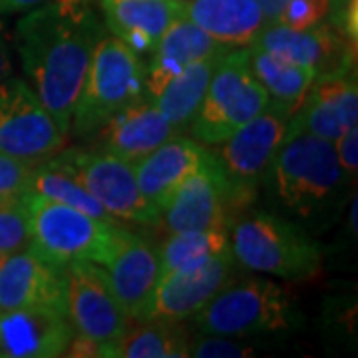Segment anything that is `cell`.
I'll return each instance as SVG.
<instances>
[{
    "label": "cell",
    "mask_w": 358,
    "mask_h": 358,
    "mask_svg": "<svg viewBox=\"0 0 358 358\" xmlns=\"http://www.w3.org/2000/svg\"><path fill=\"white\" fill-rule=\"evenodd\" d=\"M251 44L287 62L315 68L317 76L355 64L357 52L355 42L345 38L334 26L322 22L303 30L271 22L261 28Z\"/></svg>",
    "instance_id": "obj_14"
},
{
    "label": "cell",
    "mask_w": 358,
    "mask_h": 358,
    "mask_svg": "<svg viewBox=\"0 0 358 358\" xmlns=\"http://www.w3.org/2000/svg\"><path fill=\"white\" fill-rule=\"evenodd\" d=\"M30 221L24 195H0V251L16 253L28 249Z\"/></svg>",
    "instance_id": "obj_29"
},
{
    "label": "cell",
    "mask_w": 358,
    "mask_h": 358,
    "mask_svg": "<svg viewBox=\"0 0 358 358\" xmlns=\"http://www.w3.org/2000/svg\"><path fill=\"white\" fill-rule=\"evenodd\" d=\"M221 56L223 54L209 56V58H203L189 68H185L155 98H152L155 106L162 110V114L166 115L181 134L192 126L193 117L199 110V103L203 100L207 86L211 82V76L215 72V66L221 60Z\"/></svg>",
    "instance_id": "obj_26"
},
{
    "label": "cell",
    "mask_w": 358,
    "mask_h": 358,
    "mask_svg": "<svg viewBox=\"0 0 358 358\" xmlns=\"http://www.w3.org/2000/svg\"><path fill=\"white\" fill-rule=\"evenodd\" d=\"M42 2H46V0H0V14L26 13Z\"/></svg>",
    "instance_id": "obj_36"
},
{
    "label": "cell",
    "mask_w": 358,
    "mask_h": 358,
    "mask_svg": "<svg viewBox=\"0 0 358 358\" xmlns=\"http://www.w3.org/2000/svg\"><path fill=\"white\" fill-rule=\"evenodd\" d=\"M247 60L255 80L267 92L268 106L293 117L305 102L308 90L317 78V70L287 62L257 48L255 44H249Z\"/></svg>",
    "instance_id": "obj_24"
},
{
    "label": "cell",
    "mask_w": 358,
    "mask_h": 358,
    "mask_svg": "<svg viewBox=\"0 0 358 358\" xmlns=\"http://www.w3.org/2000/svg\"><path fill=\"white\" fill-rule=\"evenodd\" d=\"M6 257H8V253H2V251H0V265L4 263V259H6Z\"/></svg>",
    "instance_id": "obj_38"
},
{
    "label": "cell",
    "mask_w": 358,
    "mask_h": 358,
    "mask_svg": "<svg viewBox=\"0 0 358 358\" xmlns=\"http://www.w3.org/2000/svg\"><path fill=\"white\" fill-rule=\"evenodd\" d=\"M237 217L239 215L231 201L225 178L209 154L203 166L185 179L169 197L166 207L159 211L157 225L162 223L167 233L213 227L229 229Z\"/></svg>",
    "instance_id": "obj_12"
},
{
    "label": "cell",
    "mask_w": 358,
    "mask_h": 358,
    "mask_svg": "<svg viewBox=\"0 0 358 358\" xmlns=\"http://www.w3.org/2000/svg\"><path fill=\"white\" fill-rule=\"evenodd\" d=\"M229 241L235 263L277 279L308 281L322 268L320 245L277 213L239 215L229 227Z\"/></svg>",
    "instance_id": "obj_4"
},
{
    "label": "cell",
    "mask_w": 358,
    "mask_h": 358,
    "mask_svg": "<svg viewBox=\"0 0 358 358\" xmlns=\"http://www.w3.org/2000/svg\"><path fill=\"white\" fill-rule=\"evenodd\" d=\"M145 96V66L140 56L122 40L103 34L92 52L70 129L78 138H90L112 115Z\"/></svg>",
    "instance_id": "obj_5"
},
{
    "label": "cell",
    "mask_w": 358,
    "mask_h": 358,
    "mask_svg": "<svg viewBox=\"0 0 358 358\" xmlns=\"http://www.w3.org/2000/svg\"><path fill=\"white\" fill-rule=\"evenodd\" d=\"M30 243L28 249L56 267L72 261H94L106 267L128 229L108 223L70 205L46 199L36 193L24 195Z\"/></svg>",
    "instance_id": "obj_3"
},
{
    "label": "cell",
    "mask_w": 358,
    "mask_h": 358,
    "mask_svg": "<svg viewBox=\"0 0 358 358\" xmlns=\"http://www.w3.org/2000/svg\"><path fill=\"white\" fill-rule=\"evenodd\" d=\"M58 154L112 217L136 225H157L159 213L140 192L134 164L96 148H72Z\"/></svg>",
    "instance_id": "obj_10"
},
{
    "label": "cell",
    "mask_w": 358,
    "mask_h": 358,
    "mask_svg": "<svg viewBox=\"0 0 358 358\" xmlns=\"http://www.w3.org/2000/svg\"><path fill=\"white\" fill-rule=\"evenodd\" d=\"M66 134L36 92L20 78L0 82V152L40 164L64 150Z\"/></svg>",
    "instance_id": "obj_9"
},
{
    "label": "cell",
    "mask_w": 358,
    "mask_h": 358,
    "mask_svg": "<svg viewBox=\"0 0 358 358\" xmlns=\"http://www.w3.org/2000/svg\"><path fill=\"white\" fill-rule=\"evenodd\" d=\"M209 157V150L187 136H173L134 164L136 179L143 197L157 213L185 179L193 176Z\"/></svg>",
    "instance_id": "obj_21"
},
{
    "label": "cell",
    "mask_w": 358,
    "mask_h": 358,
    "mask_svg": "<svg viewBox=\"0 0 358 358\" xmlns=\"http://www.w3.org/2000/svg\"><path fill=\"white\" fill-rule=\"evenodd\" d=\"M358 122L357 64L319 74L299 112L289 120V129H301L334 141Z\"/></svg>",
    "instance_id": "obj_15"
},
{
    "label": "cell",
    "mask_w": 358,
    "mask_h": 358,
    "mask_svg": "<svg viewBox=\"0 0 358 358\" xmlns=\"http://www.w3.org/2000/svg\"><path fill=\"white\" fill-rule=\"evenodd\" d=\"M299 322L291 293L279 282L261 277L231 279L195 317L199 333L245 338L291 331Z\"/></svg>",
    "instance_id": "obj_6"
},
{
    "label": "cell",
    "mask_w": 358,
    "mask_h": 358,
    "mask_svg": "<svg viewBox=\"0 0 358 358\" xmlns=\"http://www.w3.org/2000/svg\"><path fill=\"white\" fill-rule=\"evenodd\" d=\"M233 253L211 257L159 277L148 319H193L233 279Z\"/></svg>",
    "instance_id": "obj_13"
},
{
    "label": "cell",
    "mask_w": 358,
    "mask_h": 358,
    "mask_svg": "<svg viewBox=\"0 0 358 358\" xmlns=\"http://www.w3.org/2000/svg\"><path fill=\"white\" fill-rule=\"evenodd\" d=\"M231 48H237V46H227L223 42H217L209 34H205L199 26L193 24L187 16L181 18L176 24L167 28L166 34L159 38L150 54L152 58L145 66L148 98H155L185 68L209 56L225 54Z\"/></svg>",
    "instance_id": "obj_22"
},
{
    "label": "cell",
    "mask_w": 358,
    "mask_h": 358,
    "mask_svg": "<svg viewBox=\"0 0 358 358\" xmlns=\"http://www.w3.org/2000/svg\"><path fill=\"white\" fill-rule=\"evenodd\" d=\"M64 357L70 358H112V352L108 346L100 345L82 334H72L70 343L66 346Z\"/></svg>",
    "instance_id": "obj_34"
},
{
    "label": "cell",
    "mask_w": 358,
    "mask_h": 358,
    "mask_svg": "<svg viewBox=\"0 0 358 358\" xmlns=\"http://www.w3.org/2000/svg\"><path fill=\"white\" fill-rule=\"evenodd\" d=\"M289 120V115L267 106L227 140L207 148L225 178L237 215H243L255 201L268 167L287 138Z\"/></svg>",
    "instance_id": "obj_8"
},
{
    "label": "cell",
    "mask_w": 358,
    "mask_h": 358,
    "mask_svg": "<svg viewBox=\"0 0 358 358\" xmlns=\"http://www.w3.org/2000/svg\"><path fill=\"white\" fill-rule=\"evenodd\" d=\"M0 308H52L66 315V268L30 249L10 253L0 265Z\"/></svg>",
    "instance_id": "obj_16"
},
{
    "label": "cell",
    "mask_w": 358,
    "mask_h": 358,
    "mask_svg": "<svg viewBox=\"0 0 358 358\" xmlns=\"http://www.w3.org/2000/svg\"><path fill=\"white\" fill-rule=\"evenodd\" d=\"M106 30L138 56L152 54L166 30L187 16V0H98Z\"/></svg>",
    "instance_id": "obj_20"
},
{
    "label": "cell",
    "mask_w": 358,
    "mask_h": 358,
    "mask_svg": "<svg viewBox=\"0 0 358 358\" xmlns=\"http://www.w3.org/2000/svg\"><path fill=\"white\" fill-rule=\"evenodd\" d=\"M334 143L301 129H289L265 176L268 195L282 213L315 219L334 205L346 183Z\"/></svg>",
    "instance_id": "obj_2"
},
{
    "label": "cell",
    "mask_w": 358,
    "mask_h": 358,
    "mask_svg": "<svg viewBox=\"0 0 358 358\" xmlns=\"http://www.w3.org/2000/svg\"><path fill=\"white\" fill-rule=\"evenodd\" d=\"M36 164L16 159L0 152V195H26Z\"/></svg>",
    "instance_id": "obj_32"
},
{
    "label": "cell",
    "mask_w": 358,
    "mask_h": 358,
    "mask_svg": "<svg viewBox=\"0 0 358 358\" xmlns=\"http://www.w3.org/2000/svg\"><path fill=\"white\" fill-rule=\"evenodd\" d=\"M178 134L181 131L162 114L154 100L145 96L112 115L90 138H94L96 150L136 164Z\"/></svg>",
    "instance_id": "obj_17"
},
{
    "label": "cell",
    "mask_w": 358,
    "mask_h": 358,
    "mask_svg": "<svg viewBox=\"0 0 358 358\" xmlns=\"http://www.w3.org/2000/svg\"><path fill=\"white\" fill-rule=\"evenodd\" d=\"M229 251L231 241L227 227L169 233V237L157 249V253H159V277H164V275L179 267L193 265V263L223 255Z\"/></svg>",
    "instance_id": "obj_28"
},
{
    "label": "cell",
    "mask_w": 358,
    "mask_h": 358,
    "mask_svg": "<svg viewBox=\"0 0 358 358\" xmlns=\"http://www.w3.org/2000/svg\"><path fill=\"white\" fill-rule=\"evenodd\" d=\"M189 331L178 320H129L115 345V358H185Z\"/></svg>",
    "instance_id": "obj_25"
},
{
    "label": "cell",
    "mask_w": 358,
    "mask_h": 358,
    "mask_svg": "<svg viewBox=\"0 0 358 358\" xmlns=\"http://www.w3.org/2000/svg\"><path fill=\"white\" fill-rule=\"evenodd\" d=\"M66 317L74 333L108 346L115 358V345L129 319L117 303L106 267L94 261L66 265Z\"/></svg>",
    "instance_id": "obj_11"
},
{
    "label": "cell",
    "mask_w": 358,
    "mask_h": 358,
    "mask_svg": "<svg viewBox=\"0 0 358 358\" xmlns=\"http://www.w3.org/2000/svg\"><path fill=\"white\" fill-rule=\"evenodd\" d=\"M28 193H36L52 201L70 205L74 209H80L92 217L102 219L108 223H120L92 197V193L82 185V181L76 178L72 167L66 164L60 154L36 164Z\"/></svg>",
    "instance_id": "obj_27"
},
{
    "label": "cell",
    "mask_w": 358,
    "mask_h": 358,
    "mask_svg": "<svg viewBox=\"0 0 358 358\" xmlns=\"http://www.w3.org/2000/svg\"><path fill=\"white\" fill-rule=\"evenodd\" d=\"M106 271L126 317L129 320L148 319L159 281L157 247L128 231L106 265Z\"/></svg>",
    "instance_id": "obj_18"
},
{
    "label": "cell",
    "mask_w": 358,
    "mask_h": 358,
    "mask_svg": "<svg viewBox=\"0 0 358 358\" xmlns=\"http://www.w3.org/2000/svg\"><path fill=\"white\" fill-rule=\"evenodd\" d=\"M327 13H329V0H287L277 22L303 30L322 22Z\"/></svg>",
    "instance_id": "obj_31"
},
{
    "label": "cell",
    "mask_w": 358,
    "mask_h": 358,
    "mask_svg": "<svg viewBox=\"0 0 358 358\" xmlns=\"http://www.w3.org/2000/svg\"><path fill=\"white\" fill-rule=\"evenodd\" d=\"M268 106V96L249 68L247 48L221 56L192 122L193 140L205 148L225 141Z\"/></svg>",
    "instance_id": "obj_7"
},
{
    "label": "cell",
    "mask_w": 358,
    "mask_h": 358,
    "mask_svg": "<svg viewBox=\"0 0 358 358\" xmlns=\"http://www.w3.org/2000/svg\"><path fill=\"white\" fill-rule=\"evenodd\" d=\"M187 18L227 46H249L267 24L257 0H187Z\"/></svg>",
    "instance_id": "obj_23"
},
{
    "label": "cell",
    "mask_w": 358,
    "mask_h": 358,
    "mask_svg": "<svg viewBox=\"0 0 358 358\" xmlns=\"http://www.w3.org/2000/svg\"><path fill=\"white\" fill-rule=\"evenodd\" d=\"M255 355V346L243 341H233V336L221 334H189L187 357L193 358H247Z\"/></svg>",
    "instance_id": "obj_30"
},
{
    "label": "cell",
    "mask_w": 358,
    "mask_h": 358,
    "mask_svg": "<svg viewBox=\"0 0 358 358\" xmlns=\"http://www.w3.org/2000/svg\"><path fill=\"white\" fill-rule=\"evenodd\" d=\"M106 32L98 0H46L16 22L13 44L26 82L64 134L92 52Z\"/></svg>",
    "instance_id": "obj_1"
},
{
    "label": "cell",
    "mask_w": 358,
    "mask_h": 358,
    "mask_svg": "<svg viewBox=\"0 0 358 358\" xmlns=\"http://www.w3.org/2000/svg\"><path fill=\"white\" fill-rule=\"evenodd\" d=\"M66 315L52 308H0V358H58L72 338Z\"/></svg>",
    "instance_id": "obj_19"
},
{
    "label": "cell",
    "mask_w": 358,
    "mask_h": 358,
    "mask_svg": "<svg viewBox=\"0 0 358 358\" xmlns=\"http://www.w3.org/2000/svg\"><path fill=\"white\" fill-rule=\"evenodd\" d=\"M334 150H336V157H338V164L343 167L348 179L357 176L358 169V128H348L345 129L336 140L333 141Z\"/></svg>",
    "instance_id": "obj_33"
},
{
    "label": "cell",
    "mask_w": 358,
    "mask_h": 358,
    "mask_svg": "<svg viewBox=\"0 0 358 358\" xmlns=\"http://www.w3.org/2000/svg\"><path fill=\"white\" fill-rule=\"evenodd\" d=\"M350 227L352 233H357V195H352V203H350Z\"/></svg>",
    "instance_id": "obj_37"
},
{
    "label": "cell",
    "mask_w": 358,
    "mask_h": 358,
    "mask_svg": "<svg viewBox=\"0 0 358 358\" xmlns=\"http://www.w3.org/2000/svg\"><path fill=\"white\" fill-rule=\"evenodd\" d=\"M13 38L6 30L4 22L0 20V82L13 76Z\"/></svg>",
    "instance_id": "obj_35"
}]
</instances>
